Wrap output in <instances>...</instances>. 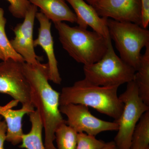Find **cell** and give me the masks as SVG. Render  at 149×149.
Here are the masks:
<instances>
[{
  "label": "cell",
  "mask_w": 149,
  "mask_h": 149,
  "mask_svg": "<svg viewBox=\"0 0 149 149\" xmlns=\"http://www.w3.org/2000/svg\"><path fill=\"white\" fill-rule=\"evenodd\" d=\"M23 70L30 88L31 103L40 114L45 130L47 149H57L54 145L57 128L66 123L60 111V93L49 83L47 63L32 64L24 62Z\"/></svg>",
  "instance_id": "1"
},
{
  "label": "cell",
  "mask_w": 149,
  "mask_h": 149,
  "mask_svg": "<svg viewBox=\"0 0 149 149\" xmlns=\"http://www.w3.org/2000/svg\"><path fill=\"white\" fill-rule=\"evenodd\" d=\"M119 87L98 86L84 78L76 81L72 86L62 88L60 95V106L69 104L83 105L116 120L120 117L124 107L118 95Z\"/></svg>",
  "instance_id": "2"
},
{
  "label": "cell",
  "mask_w": 149,
  "mask_h": 149,
  "mask_svg": "<svg viewBox=\"0 0 149 149\" xmlns=\"http://www.w3.org/2000/svg\"><path fill=\"white\" fill-rule=\"evenodd\" d=\"M54 24L63 48L77 62L90 65L98 61L105 54L111 38L107 39L95 31L78 26L71 27L65 22Z\"/></svg>",
  "instance_id": "3"
},
{
  "label": "cell",
  "mask_w": 149,
  "mask_h": 149,
  "mask_svg": "<svg viewBox=\"0 0 149 149\" xmlns=\"http://www.w3.org/2000/svg\"><path fill=\"white\" fill-rule=\"evenodd\" d=\"M110 37L114 41L120 57L136 71L141 62L142 49L149 45V31L135 23L107 19Z\"/></svg>",
  "instance_id": "4"
},
{
  "label": "cell",
  "mask_w": 149,
  "mask_h": 149,
  "mask_svg": "<svg viewBox=\"0 0 149 149\" xmlns=\"http://www.w3.org/2000/svg\"><path fill=\"white\" fill-rule=\"evenodd\" d=\"M85 79L94 85L100 86H120L133 81L136 70L117 55L111 40L107 49L98 61L83 67Z\"/></svg>",
  "instance_id": "5"
},
{
  "label": "cell",
  "mask_w": 149,
  "mask_h": 149,
  "mask_svg": "<svg viewBox=\"0 0 149 149\" xmlns=\"http://www.w3.org/2000/svg\"><path fill=\"white\" fill-rule=\"evenodd\" d=\"M123 103L120 117L114 121L118 125L114 142L116 149H130L134 129L142 115L149 110L139 95L138 86L135 80L127 83L126 90L119 96Z\"/></svg>",
  "instance_id": "6"
},
{
  "label": "cell",
  "mask_w": 149,
  "mask_h": 149,
  "mask_svg": "<svg viewBox=\"0 0 149 149\" xmlns=\"http://www.w3.org/2000/svg\"><path fill=\"white\" fill-rule=\"evenodd\" d=\"M23 63L11 59L0 62V93L12 97L21 103L22 106L34 109L31 101L30 86L24 73Z\"/></svg>",
  "instance_id": "7"
},
{
  "label": "cell",
  "mask_w": 149,
  "mask_h": 149,
  "mask_svg": "<svg viewBox=\"0 0 149 149\" xmlns=\"http://www.w3.org/2000/svg\"><path fill=\"white\" fill-rule=\"evenodd\" d=\"M60 111L66 116V123L77 133H84L95 136L107 131H117V123L105 121L93 115L88 107L79 104H69L60 105Z\"/></svg>",
  "instance_id": "8"
},
{
  "label": "cell",
  "mask_w": 149,
  "mask_h": 149,
  "mask_svg": "<svg viewBox=\"0 0 149 149\" xmlns=\"http://www.w3.org/2000/svg\"><path fill=\"white\" fill-rule=\"evenodd\" d=\"M37 7L31 4L26 13L24 21L17 24L13 31L15 37L10 40L12 47L24 59V62L35 64L41 59L35 53L33 38V29Z\"/></svg>",
  "instance_id": "9"
},
{
  "label": "cell",
  "mask_w": 149,
  "mask_h": 149,
  "mask_svg": "<svg viewBox=\"0 0 149 149\" xmlns=\"http://www.w3.org/2000/svg\"><path fill=\"white\" fill-rule=\"evenodd\" d=\"M92 6L102 17L142 26L141 0H99Z\"/></svg>",
  "instance_id": "10"
},
{
  "label": "cell",
  "mask_w": 149,
  "mask_h": 149,
  "mask_svg": "<svg viewBox=\"0 0 149 149\" xmlns=\"http://www.w3.org/2000/svg\"><path fill=\"white\" fill-rule=\"evenodd\" d=\"M36 18L39 21L40 27L38 37L34 40V47L40 46L45 52L48 61L49 80L59 85L61 84L62 78L55 54L53 39L51 32L52 23L41 12H37Z\"/></svg>",
  "instance_id": "11"
},
{
  "label": "cell",
  "mask_w": 149,
  "mask_h": 149,
  "mask_svg": "<svg viewBox=\"0 0 149 149\" xmlns=\"http://www.w3.org/2000/svg\"><path fill=\"white\" fill-rule=\"evenodd\" d=\"M71 6L76 17V23L79 27L87 29L91 27L93 31L110 39L107 19L99 15L93 6L85 0H66Z\"/></svg>",
  "instance_id": "12"
},
{
  "label": "cell",
  "mask_w": 149,
  "mask_h": 149,
  "mask_svg": "<svg viewBox=\"0 0 149 149\" xmlns=\"http://www.w3.org/2000/svg\"><path fill=\"white\" fill-rule=\"evenodd\" d=\"M14 100L6 105V107L0 113V115L5 119L7 126L6 141L15 146L21 143L24 133L22 128V118L26 114H29L35 110L34 109L22 106L17 110L12 109L18 103Z\"/></svg>",
  "instance_id": "13"
},
{
  "label": "cell",
  "mask_w": 149,
  "mask_h": 149,
  "mask_svg": "<svg viewBox=\"0 0 149 149\" xmlns=\"http://www.w3.org/2000/svg\"><path fill=\"white\" fill-rule=\"evenodd\" d=\"M39 8L41 12L54 23L68 22L76 23V17L67 4L66 0H28Z\"/></svg>",
  "instance_id": "14"
},
{
  "label": "cell",
  "mask_w": 149,
  "mask_h": 149,
  "mask_svg": "<svg viewBox=\"0 0 149 149\" xmlns=\"http://www.w3.org/2000/svg\"><path fill=\"white\" fill-rule=\"evenodd\" d=\"M31 129L27 134H24L22 138L21 148L26 149H47L42 140V122L37 110L29 113Z\"/></svg>",
  "instance_id": "15"
},
{
  "label": "cell",
  "mask_w": 149,
  "mask_h": 149,
  "mask_svg": "<svg viewBox=\"0 0 149 149\" xmlns=\"http://www.w3.org/2000/svg\"><path fill=\"white\" fill-rule=\"evenodd\" d=\"M134 80L138 86L139 96L149 106V45L146 47L145 54L141 56Z\"/></svg>",
  "instance_id": "16"
},
{
  "label": "cell",
  "mask_w": 149,
  "mask_h": 149,
  "mask_svg": "<svg viewBox=\"0 0 149 149\" xmlns=\"http://www.w3.org/2000/svg\"><path fill=\"white\" fill-rule=\"evenodd\" d=\"M130 149H149V110L142 115L135 127Z\"/></svg>",
  "instance_id": "17"
},
{
  "label": "cell",
  "mask_w": 149,
  "mask_h": 149,
  "mask_svg": "<svg viewBox=\"0 0 149 149\" xmlns=\"http://www.w3.org/2000/svg\"><path fill=\"white\" fill-rule=\"evenodd\" d=\"M4 15V10L0 8V51L4 56V61L11 59L15 61L24 63V59L14 50L6 34L7 19Z\"/></svg>",
  "instance_id": "18"
},
{
  "label": "cell",
  "mask_w": 149,
  "mask_h": 149,
  "mask_svg": "<svg viewBox=\"0 0 149 149\" xmlns=\"http://www.w3.org/2000/svg\"><path fill=\"white\" fill-rule=\"evenodd\" d=\"M77 133L66 123L60 125L55 132L56 149H76Z\"/></svg>",
  "instance_id": "19"
},
{
  "label": "cell",
  "mask_w": 149,
  "mask_h": 149,
  "mask_svg": "<svg viewBox=\"0 0 149 149\" xmlns=\"http://www.w3.org/2000/svg\"><path fill=\"white\" fill-rule=\"evenodd\" d=\"M106 143L102 140H98L95 136L79 133H77L76 149H102Z\"/></svg>",
  "instance_id": "20"
},
{
  "label": "cell",
  "mask_w": 149,
  "mask_h": 149,
  "mask_svg": "<svg viewBox=\"0 0 149 149\" xmlns=\"http://www.w3.org/2000/svg\"><path fill=\"white\" fill-rule=\"evenodd\" d=\"M9 3L8 9L12 15L17 18H24L31 3L28 0H7Z\"/></svg>",
  "instance_id": "21"
},
{
  "label": "cell",
  "mask_w": 149,
  "mask_h": 149,
  "mask_svg": "<svg viewBox=\"0 0 149 149\" xmlns=\"http://www.w3.org/2000/svg\"><path fill=\"white\" fill-rule=\"evenodd\" d=\"M142 4V24L147 26L149 24V0H141Z\"/></svg>",
  "instance_id": "22"
},
{
  "label": "cell",
  "mask_w": 149,
  "mask_h": 149,
  "mask_svg": "<svg viewBox=\"0 0 149 149\" xmlns=\"http://www.w3.org/2000/svg\"><path fill=\"white\" fill-rule=\"evenodd\" d=\"M7 126L5 120H2L0 115V149H5L4 147L6 137Z\"/></svg>",
  "instance_id": "23"
},
{
  "label": "cell",
  "mask_w": 149,
  "mask_h": 149,
  "mask_svg": "<svg viewBox=\"0 0 149 149\" xmlns=\"http://www.w3.org/2000/svg\"><path fill=\"white\" fill-rule=\"evenodd\" d=\"M102 149H116V146L113 141L106 143L105 145Z\"/></svg>",
  "instance_id": "24"
},
{
  "label": "cell",
  "mask_w": 149,
  "mask_h": 149,
  "mask_svg": "<svg viewBox=\"0 0 149 149\" xmlns=\"http://www.w3.org/2000/svg\"><path fill=\"white\" fill-rule=\"evenodd\" d=\"M86 2L88 3L89 4L91 5V6H93L95 3L97 1L99 0H85Z\"/></svg>",
  "instance_id": "25"
},
{
  "label": "cell",
  "mask_w": 149,
  "mask_h": 149,
  "mask_svg": "<svg viewBox=\"0 0 149 149\" xmlns=\"http://www.w3.org/2000/svg\"><path fill=\"white\" fill-rule=\"evenodd\" d=\"M0 59L2 61H4V57L1 51H0Z\"/></svg>",
  "instance_id": "26"
},
{
  "label": "cell",
  "mask_w": 149,
  "mask_h": 149,
  "mask_svg": "<svg viewBox=\"0 0 149 149\" xmlns=\"http://www.w3.org/2000/svg\"><path fill=\"white\" fill-rule=\"evenodd\" d=\"M4 108V107L1 106H0V112H1L3 109Z\"/></svg>",
  "instance_id": "27"
}]
</instances>
